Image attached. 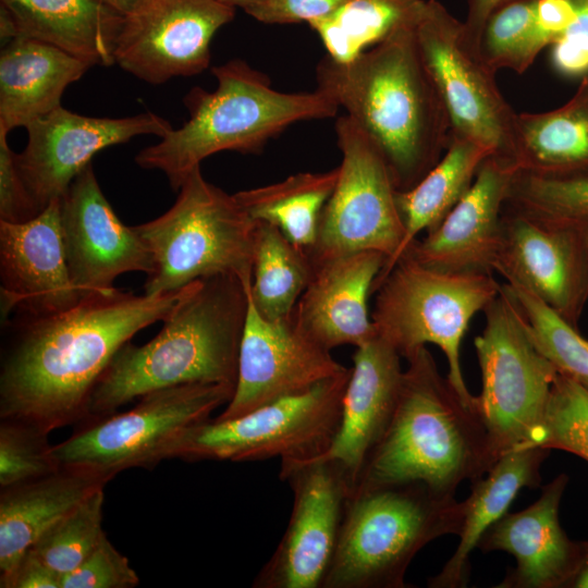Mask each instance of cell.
I'll list each match as a JSON object with an SVG mask.
<instances>
[{
  "label": "cell",
  "instance_id": "37",
  "mask_svg": "<svg viewBox=\"0 0 588 588\" xmlns=\"http://www.w3.org/2000/svg\"><path fill=\"white\" fill-rule=\"evenodd\" d=\"M506 204L554 221L588 219V170L555 176L516 172Z\"/></svg>",
  "mask_w": 588,
  "mask_h": 588
},
{
  "label": "cell",
  "instance_id": "25",
  "mask_svg": "<svg viewBox=\"0 0 588 588\" xmlns=\"http://www.w3.org/2000/svg\"><path fill=\"white\" fill-rule=\"evenodd\" d=\"M112 476L78 467L1 488L0 587L13 588L17 566L40 536Z\"/></svg>",
  "mask_w": 588,
  "mask_h": 588
},
{
  "label": "cell",
  "instance_id": "34",
  "mask_svg": "<svg viewBox=\"0 0 588 588\" xmlns=\"http://www.w3.org/2000/svg\"><path fill=\"white\" fill-rule=\"evenodd\" d=\"M536 0L502 4L486 21L478 56L493 73L510 69L523 74L546 47L535 25Z\"/></svg>",
  "mask_w": 588,
  "mask_h": 588
},
{
  "label": "cell",
  "instance_id": "23",
  "mask_svg": "<svg viewBox=\"0 0 588 588\" xmlns=\"http://www.w3.org/2000/svg\"><path fill=\"white\" fill-rule=\"evenodd\" d=\"M385 261L383 254L365 250L313 267L292 314L296 328L328 351L358 347L377 336L367 303Z\"/></svg>",
  "mask_w": 588,
  "mask_h": 588
},
{
  "label": "cell",
  "instance_id": "26",
  "mask_svg": "<svg viewBox=\"0 0 588 588\" xmlns=\"http://www.w3.org/2000/svg\"><path fill=\"white\" fill-rule=\"evenodd\" d=\"M123 17L93 0H0L5 42L27 37L51 44L90 66L114 64Z\"/></svg>",
  "mask_w": 588,
  "mask_h": 588
},
{
  "label": "cell",
  "instance_id": "24",
  "mask_svg": "<svg viewBox=\"0 0 588 588\" xmlns=\"http://www.w3.org/2000/svg\"><path fill=\"white\" fill-rule=\"evenodd\" d=\"M401 358L378 334L353 354L338 431L328 450L316 458L341 463L355 483L394 413L404 371Z\"/></svg>",
  "mask_w": 588,
  "mask_h": 588
},
{
  "label": "cell",
  "instance_id": "47",
  "mask_svg": "<svg viewBox=\"0 0 588 588\" xmlns=\"http://www.w3.org/2000/svg\"><path fill=\"white\" fill-rule=\"evenodd\" d=\"M576 8V17L565 33L588 48V0H573Z\"/></svg>",
  "mask_w": 588,
  "mask_h": 588
},
{
  "label": "cell",
  "instance_id": "17",
  "mask_svg": "<svg viewBox=\"0 0 588 588\" xmlns=\"http://www.w3.org/2000/svg\"><path fill=\"white\" fill-rule=\"evenodd\" d=\"M17 164L35 203L42 210L60 199L93 157L107 147L142 135L163 137L173 127L152 112L124 118L81 115L58 107L30 122Z\"/></svg>",
  "mask_w": 588,
  "mask_h": 588
},
{
  "label": "cell",
  "instance_id": "5",
  "mask_svg": "<svg viewBox=\"0 0 588 588\" xmlns=\"http://www.w3.org/2000/svg\"><path fill=\"white\" fill-rule=\"evenodd\" d=\"M213 91L194 87L184 98L188 120L160 142L142 149L135 162L163 172L173 191L211 155L223 150L259 154L290 125L334 118L340 109L326 93H283L268 76L241 59L211 69Z\"/></svg>",
  "mask_w": 588,
  "mask_h": 588
},
{
  "label": "cell",
  "instance_id": "43",
  "mask_svg": "<svg viewBox=\"0 0 588 588\" xmlns=\"http://www.w3.org/2000/svg\"><path fill=\"white\" fill-rule=\"evenodd\" d=\"M575 17L573 0H536L535 25L544 46L552 45L562 37Z\"/></svg>",
  "mask_w": 588,
  "mask_h": 588
},
{
  "label": "cell",
  "instance_id": "13",
  "mask_svg": "<svg viewBox=\"0 0 588 588\" xmlns=\"http://www.w3.org/2000/svg\"><path fill=\"white\" fill-rule=\"evenodd\" d=\"M342 154L339 177L319 219L308 255L311 268L350 254L373 250L387 261L375 286L394 266L405 235L389 169L371 140L346 115L335 122Z\"/></svg>",
  "mask_w": 588,
  "mask_h": 588
},
{
  "label": "cell",
  "instance_id": "27",
  "mask_svg": "<svg viewBox=\"0 0 588 588\" xmlns=\"http://www.w3.org/2000/svg\"><path fill=\"white\" fill-rule=\"evenodd\" d=\"M91 68L41 40L16 37L0 53V128L26 127L61 106L69 85Z\"/></svg>",
  "mask_w": 588,
  "mask_h": 588
},
{
  "label": "cell",
  "instance_id": "30",
  "mask_svg": "<svg viewBox=\"0 0 588 588\" xmlns=\"http://www.w3.org/2000/svg\"><path fill=\"white\" fill-rule=\"evenodd\" d=\"M488 157V151L479 145L450 136L437 164L411 189L396 191V205L405 228L396 261L419 233L430 232L441 223L469 189Z\"/></svg>",
  "mask_w": 588,
  "mask_h": 588
},
{
  "label": "cell",
  "instance_id": "22",
  "mask_svg": "<svg viewBox=\"0 0 588 588\" xmlns=\"http://www.w3.org/2000/svg\"><path fill=\"white\" fill-rule=\"evenodd\" d=\"M568 477L560 474L528 507L506 513L482 536V552L504 551L516 566L498 587H568L581 563L586 541H573L561 527L559 509Z\"/></svg>",
  "mask_w": 588,
  "mask_h": 588
},
{
  "label": "cell",
  "instance_id": "48",
  "mask_svg": "<svg viewBox=\"0 0 588 588\" xmlns=\"http://www.w3.org/2000/svg\"><path fill=\"white\" fill-rule=\"evenodd\" d=\"M96 3L111 10L112 12L124 17L130 14L142 0H93Z\"/></svg>",
  "mask_w": 588,
  "mask_h": 588
},
{
  "label": "cell",
  "instance_id": "15",
  "mask_svg": "<svg viewBox=\"0 0 588 588\" xmlns=\"http://www.w3.org/2000/svg\"><path fill=\"white\" fill-rule=\"evenodd\" d=\"M235 11L217 0H142L122 20L114 64L152 85L197 75L209 66L211 40Z\"/></svg>",
  "mask_w": 588,
  "mask_h": 588
},
{
  "label": "cell",
  "instance_id": "8",
  "mask_svg": "<svg viewBox=\"0 0 588 588\" xmlns=\"http://www.w3.org/2000/svg\"><path fill=\"white\" fill-rule=\"evenodd\" d=\"M501 287L493 273L436 270L403 255L373 289L371 321L402 358L428 343L437 345L446 357L450 384L477 411V397L464 380L461 345L473 317Z\"/></svg>",
  "mask_w": 588,
  "mask_h": 588
},
{
  "label": "cell",
  "instance_id": "41",
  "mask_svg": "<svg viewBox=\"0 0 588 588\" xmlns=\"http://www.w3.org/2000/svg\"><path fill=\"white\" fill-rule=\"evenodd\" d=\"M40 211L24 182L16 152L9 146L8 132L0 128V220L22 223Z\"/></svg>",
  "mask_w": 588,
  "mask_h": 588
},
{
  "label": "cell",
  "instance_id": "40",
  "mask_svg": "<svg viewBox=\"0 0 588 588\" xmlns=\"http://www.w3.org/2000/svg\"><path fill=\"white\" fill-rule=\"evenodd\" d=\"M139 584L128 559L103 534L89 555L61 577V588H134Z\"/></svg>",
  "mask_w": 588,
  "mask_h": 588
},
{
  "label": "cell",
  "instance_id": "3",
  "mask_svg": "<svg viewBox=\"0 0 588 588\" xmlns=\"http://www.w3.org/2000/svg\"><path fill=\"white\" fill-rule=\"evenodd\" d=\"M250 282L218 274L186 285L154 339L143 345L130 341L115 353L79 424L119 412L160 389L192 383L235 387Z\"/></svg>",
  "mask_w": 588,
  "mask_h": 588
},
{
  "label": "cell",
  "instance_id": "44",
  "mask_svg": "<svg viewBox=\"0 0 588 588\" xmlns=\"http://www.w3.org/2000/svg\"><path fill=\"white\" fill-rule=\"evenodd\" d=\"M61 577L29 549L17 566L13 588H61Z\"/></svg>",
  "mask_w": 588,
  "mask_h": 588
},
{
  "label": "cell",
  "instance_id": "49",
  "mask_svg": "<svg viewBox=\"0 0 588 588\" xmlns=\"http://www.w3.org/2000/svg\"><path fill=\"white\" fill-rule=\"evenodd\" d=\"M568 587L572 588H588V541L585 544L584 556L579 568L573 577Z\"/></svg>",
  "mask_w": 588,
  "mask_h": 588
},
{
  "label": "cell",
  "instance_id": "9",
  "mask_svg": "<svg viewBox=\"0 0 588 588\" xmlns=\"http://www.w3.org/2000/svg\"><path fill=\"white\" fill-rule=\"evenodd\" d=\"M351 368L302 393L231 419L209 418L176 436L163 460L255 462L279 457L305 462L323 454L341 419Z\"/></svg>",
  "mask_w": 588,
  "mask_h": 588
},
{
  "label": "cell",
  "instance_id": "10",
  "mask_svg": "<svg viewBox=\"0 0 588 588\" xmlns=\"http://www.w3.org/2000/svg\"><path fill=\"white\" fill-rule=\"evenodd\" d=\"M483 313V330L474 341L482 381L476 404L500 458L518 448L540 446L559 371L536 344L526 318L503 284Z\"/></svg>",
  "mask_w": 588,
  "mask_h": 588
},
{
  "label": "cell",
  "instance_id": "20",
  "mask_svg": "<svg viewBox=\"0 0 588 588\" xmlns=\"http://www.w3.org/2000/svg\"><path fill=\"white\" fill-rule=\"evenodd\" d=\"M60 199L52 200L28 221L0 220L3 320L57 314L81 299L66 262Z\"/></svg>",
  "mask_w": 588,
  "mask_h": 588
},
{
  "label": "cell",
  "instance_id": "35",
  "mask_svg": "<svg viewBox=\"0 0 588 588\" xmlns=\"http://www.w3.org/2000/svg\"><path fill=\"white\" fill-rule=\"evenodd\" d=\"M504 287L527 320L531 335L559 372L588 387V340L532 292L513 281Z\"/></svg>",
  "mask_w": 588,
  "mask_h": 588
},
{
  "label": "cell",
  "instance_id": "46",
  "mask_svg": "<svg viewBox=\"0 0 588 588\" xmlns=\"http://www.w3.org/2000/svg\"><path fill=\"white\" fill-rule=\"evenodd\" d=\"M510 1L513 0H469L467 20L463 22L464 36L476 52L486 21L493 11Z\"/></svg>",
  "mask_w": 588,
  "mask_h": 588
},
{
  "label": "cell",
  "instance_id": "51",
  "mask_svg": "<svg viewBox=\"0 0 588 588\" xmlns=\"http://www.w3.org/2000/svg\"><path fill=\"white\" fill-rule=\"evenodd\" d=\"M574 223L578 224V226H579V229L581 231V234H583L584 241H585V245H586V248H587V253H588V219H585V220L579 221V222H574Z\"/></svg>",
  "mask_w": 588,
  "mask_h": 588
},
{
  "label": "cell",
  "instance_id": "33",
  "mask_svg": "<svg viewBox=\"0 0 588 588\" xmlns=\"http://www.w3.org/2000/svg\"><path fill=\"white\" fill-rule=\"evenodd\" d=\"M426 0H347L308 25L319 36L327 56L350 62L397 27L418 19Z\"/></svg>",
  "mask_w": 588,
  "mask_h": 588
},
{
  "label": "cell",
  "instance_id": "36",
  "mask_svg": "<svg viewBox=\"0 0 588 588\" xmlns=\"http://www.w3.org/2000/svg\"><path fill=\"white\" fill-rule=\"evenodd\" d=\"M103 501V489L90 494L47 529L30 550L61 576L75 569L105 534Z\"/></svg>",
  "mask_w": 588,
  "mask_h": 588
},
{
  "label": "cell",
  "instance_id": "42",
  "mask_svg": "<svg viewBox=\"0 0 588 588\" xmlns=\"http://www.w3.org/2000/svg\"><path fill=\"white\" fill-rule=\"evenodd\" d=\"M347 0H259L245 13L265 24L311 23Z\"/></svg>",
  "mask_w": 588,
  "mask_h": 588
},
{
  "label": "cell",
  "instance_id": "11",
  "mask_svg": "<svg viewBox=\"0 0 588 588\" xmlns=\"http://www.w3.org/2000/svg\"><path fill=\"white\" fill-rule=\"evenodd\" d=\"M235 387L192 383L166 388L140 396L126 412L83 422L52 452L61 467H78L108 474L163 461L168 444L185 429L211 418L226 405Z\"/></svg>",
  "mask_w": 588,
  "mask_h": 588
},
{
  "label": "cell",
  "instance_id": "38",
  "mask_svg": "<svg viewBox=\"0 0 588 588\" xmlns=\"http://www.w3.org/2000/svg\"><path fill=\"white\" fill-rule=\"evenodd\" d=\"M540 446L588 462V387L561 372L552 384Z\"/></svg>",
  "mask_w": 588,
  "mask_h": 588
},
{
  "label": "cell",
  "instance_id": "39",
  "mask_svg": "<svg viewBox=\"0 0 588 588\" xmlns=\"http://www.w3.org/2000/svg\"><path fill=\"white\" fill-rule=\"evenodd\" d=\"M46 433L15 419H0V487L23 483L61 468Z\"/></svg>",
  "mask_w": 588,
  "mask_h": 588
},
{
  "label": "cell",
  "instance_id": "28",
  "mask_svg": "<svg viewBox=\"0 0 588 588\" xmlns=\"http://www.w3.org/2000/svg\"><path fill=\"white\" fill-rule=\"evenodd\" d=\"M550 449L524 446L502 455L490 470L471 482L462 501L463 519L458 544L441 571L428 579L430 588H463L469 578V558L485 532L497 523L523 488H537L540 468Z\"/></svg>",
  "mask_w": 588,
  "mask_h": 588
},
{
  "label": "cell",
  "instance_id": "31",
  "mask_svg": "<svg viewBox=\"0 0 588 588\" xmlns=\"http://www.w3.org/2000/svg\"><path fill=\"white\" fill-rule=\"evenodd\" d=\"M339 177V167L301 172L266 186L234 194L255 220L269 223L307 256L315 246L321 211Z\"/></svg>",
  "mask_w": 588,
  "mask_h": 588
},
{
  "label": "cell",
  "instance_id": "21",
  "mask_svg": "<svg viewBox=\"0 0 588 588\" xmlns=\"http://www.w3.org/2000/svg\"><path fill=\"white\" fill-rule=\"evenodd\" d=\"M514 173L497 159L486 158L471 186L448 216L403 255L436 270L493 273L502 212Z\"/></svg>",
  "mask_w": 588,
  "mask_h": 588
},
{
  "label": "cell",
  "instance_id": "45",
  "mask_svg": "<svg viewBox=\"0 0 588 588\" xmlns=\"http://www.w3.org/2000/svg\"><path fill=\"white\" fill-rule=\"evenodd\" d=\"M552 61L565 75L588 74V48L567 34L552 44Z\"/></svg>",
  "mask_w": 588,
  "mask_h": 588
},
{
  "label": "cell",
  "instance_id": "16",
  "mask_svg": "<svg viewBox=\"0 0 588 588\" xmlns=\"http://www.w3.org/2000/svg\"><path fill=\"white\" fill-rule=\"evenodd\" d=\"M494 271L577 327L588 298V253L578 224L505 204Z\"/></svg>",
  "mask_w": 588,
  "mask_h": 588
},
{
  "label": "cell",
  "instance_id": "4",
  "mask_svg": "<svg viewBox=\"0 0 588 588\" xmlns=\"http://www.w3.org/2000/svg\"><path fill=\"white\" fill-rule=\"evenodd\" d=\"M406 360L391 421L354 489L418 482L455 495L460 483L481 478L499 457L478 412L440 375L429 350Z\"/></svg>",
  "mask_w": 588,
  "mask_h": 588
},
{
  "label": "cell",
  "instance_id": "6",
  "mask_svg": "<svg viewBox=\"0 0 588 588\" xmlns=\"http://www.w3.org/2000/svg\"><path fill=\"white\" fill-rule=\"evenodd\" d=\"M455 495L424 483L354 489L322 588H405L406 571L429 542L458 535Z\"/></svg>",
  "mask_w": 588,
  "mask_h": 588
},
{
  "label": "cell",
  "instance_id": "32",
  "mask_svg": "<svg viewBox=\"0 0 588 588\" xmlns=\"http://www.w3.org/2000/svg\"><path fill=\"white\" fill-rule=\"evenodd\" d=\"M313 275L308 256L278 228L257 221L250 299L268 321L290 319Z\"/></svg>",
  "mask_w": 588,
  "mask_h": 588
},
{
  "label": "cell",
  "instance_id": "1",
  "mask_svg": "<svg viewBox=\"0 0 588 588\" xmlns=\"http://www.w3.org/2000/svg\"><path fill=\"white\" fill-rule=\"evenodd\" d=\"M183 290L136 295L114 287L57 314L4 319L0 419L20 420L49 434L78 425L115 353L137 332L163 320Z\"/></svg>",
  "mask_w": 588,
  "mask_h": 588
},
{
  "label": "cell",
  "instance_id": "50",
  "mask_svg": "<svg viewBox=\"0 0 588 588\" xmlns=\"http://www.w3.org/2000/svg\"><path fill=\"white\" fill-rule=\"evenodd\" d=\"M223 4L230 5L232 8H240L244 12L250 8L253 4H255L259 0H217Z\"/></svg>",
  "mask_w": 588,
  "mask_h": 588
},
{
  "label": "cell",
  "instance_id": "2",
  "mask_svg": "<svg viewBox=\"0 0 588 588\" xmlns=\"http://www.w3.org/2000/svg\"><path fill=\"white\" fill-rule=\"evenodd\" d=\"M416 21L350 62L324 56L316 68L317 88L376 146L399 192L414 187L450 142L446 111L416 41Z\"/></svg>",
  "mask_w": 588,
  "mask_h": 588
},
{
  "label": "cell",
  "instance_id": "29",
  "mask_svg": "<svg viewBox=\"0 0 588 588\" xmlns=\"http://www.w3.org/2000/svg\"><path fill=\"white\" fill-rule=\"evenodd\" d=\"M516 172L566 175L588 170V75L563 106L518 113Z\"/></svg>",
  "mask_w": 588,
  "mask_h": 588
},
{
  "label": "cell",
  "instance_id": "18",
  "mask_svg": "<svg viewBox=\"0 0 588 588\" xmlns=\"http://www.w3.org/2000/svg\"><path fill=\"white\" fill-rule=\"evenodd\" d=\"M346 369L332 357L331 351L299 331L292 317L275 322L262 318L248 291L235 390L223 412L213 418L243 416L275 400L307 391Z\"/></svg>",
  "mask_w": 588,
  "mask_h": 588
},
{
  "label": "cell",
  "instance_id": "19",
  "mask_svg": "<svg viewBox=\"0 0 588 588\" xmlns=\"http://www.w3.org/2000/svg\"><path fill=\"white\" fill-rule=\"evenodd\" d=\"M66 262L81 298L114 289L132 271L150 274L152 254L135 230L115 215L89 163L60 199Z\"/></svg>",
  "mask_w": 588,
  "mask_h": 588
},
{
  "label": "cell",
  "instance_id": "14",
  "mask_svg": "<svg viewBox=\"0 0 588 588\" xmlns=\"http://www.w3.org/2000/svg\"><path fill=\"white\" fill-rule=\"evenodd\" d=\"M279 477L293 492L287 527L258 572L254 588H322L354 479L339 462H281Z\"/></svg>",
  "mask_w": 588,
  "mask_h": 588
},
{
  "label": "cell",
  "instance_id": "7",
  "mask_svg": "<svg viewBox=\"0 0 588 588\" xmlns=\"http://www.w3.org/2000/svg\"><path fill=\"white\" fill-rule=\"evenodd\" d=\"M134 228L154 258L146 295L179 291L218 274L252 279L257 221L234 194L206 181L200 167L184 180L168 211Z\"/></svg>",
  "mask_w": 588,
  "mask_h": 588
},
{
  "label": "cell",
  "instance_id": "12",
  "mask_svg": "<svg viewBox=\"0 0 588 588\" xmlns=\"http://www.w3.org/2000/svg\"><path fill=\"white\" fill-rule=\"evenodd\" d=\"M425 66L450 123V136L470 140L515 172L517 114L457 21L436 0H426L414 26Z\"/></svg>",
  "mask_w": 588,
  "mask_h": 588
}]
</instances>
